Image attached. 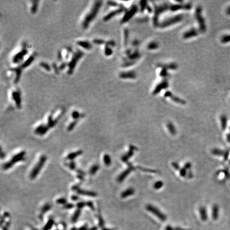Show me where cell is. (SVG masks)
<instances>
[{"label":"cell","instance_id":"cell-1","mask_svg":"<svg viewBox=\"0 0 230 230\" xmlns=\"http://www.w3.org/2000/svg\"><path fill=\"white\" fill-rule=\"evenodd\" d=\"M101 4V1H97L93 2L92 5L91 6L89 10H87L86 13L85 14L82 20H81V25L83 28H87L89 26L91 22L92 21L93 19H94L99 11Z\"/></svg>","mask_w":230,"mask_h":230},{"label":"cell","instance_id":"cell-2","mask_svg":"<svg viewBox=\"0 0 230 230\" xmlns=\"http://www.w3.org/2000/svg\"><path fill=\"white\" fill-rule=\"evenodd\" d=\"M26 154L25 151H21L19 152V153H17L14 155L12 159L10 160L9 162H6L5 164L3 165V169L7 170V169H10L11 167L13 166V165L18 162L20 161L24 160L25 159V156Z\"/></svg>","mask_w":230,"mask_h":230},{"label":"cell","instance_id":"cell-3","mask_svg":"<svg viewBox=\"0 0 230 230\" xmlns=\"http://www.w3.org/2000/svg\"><path fill=\"white\" fill-rule=\"evenodd\" d=\"M47 157L45 155H42L41 157L39 160L38 161V162H37V164L35 165V166L34 168L33 169V170L32 171V172L30 173V177L32 179H35L37 177V175L39 174V173L40 172V171L41 170V169L42 168V167H43L44 165L45 164V162L47 160Z\"/></svg>","mask_w":230,"mask_h":230},{"label":"cell","instance_id":"cell-4","mask_svg":"<svg viewBox=\"0 0 230 230\" xmlns=\"http://www.w3.org/2000/svg\"><path fill=\"white\" fill-rule=\"evenodd\" d=\"M27 50L26 47L23 46L21 49L18 52L14 54L12 58V62L13 64H18L22 61L23 58H24L25 55L27 53Z\"/></svg>","mask_w":230,"mask_h":230},{"label":"cell","instance_id":"cell-5","mask_svg":"<svg viewBox=\"0 0 230 230\" xmlns=\"http://www.w3.org/2000/svg\"><path fill=\"white\" fill-rule=\"evenodd\" d=\"M146 209L148 211L151 212L152 214L156 216L161 221H165L166 219V216L156 207L152 206L151 204H148L146 207Z\"/></svg>","mask_w":230,"mask_h":230},{"label":"cell","instance_id":"cell-6","mask_svg":"<svg viewBox=\"0 0 230 230\" xmlns=\"http://www.w3.org/2000/svg\"><path fill=\"white\" fill-rule=\"evenodd\" d=\"M127 165H128V168H127L126 170H125L124 171L121 173V174L119 175V176L117 178V181L118 182H122L124 180L125 178L128 176V175L130 174V173L132 171L134 170L135 169V168L134 167V166L132 165V164L131 163L128 162L127 163Z\"/></svg>","mask_w":230,"mask_h":230},{"label":"cell","instance_id":"cell-7","mask_svg":"<svg viewBox=\"0 0 230 230\" xmlns=\"http://www.w3.org/2000/svg\"><path fill=\"white\" fill-rule=\"evenodd\" d=\"M137 150V148L134 145H130L129 146V150L127 153L123 155L122 157V160L123 162L128 163V160L130 159L134 155L135 150Z\"/></svg>","mask_w":230,"mask_h":230},{"label":"cell","instance_id":"cell-8","mask_svg":"<svg viewBox=\"0 0 230 230\" xmlns=\"http://www.w3.org/2000/svg\"><path fill=\"white\" fill-rule=\"evenodd\" d=\"M55 224L53 218L50 217L44 224L42 228V230H51Z\"/></svg>","mask_w":230,"mask_h":230},{"label":"cell","instance_id":"cell-9","mask_svg":"<svg viewBox=\"0 0 230 230\" xmlns=\"http://www.w3.org/2000/svg\"><path fill=\"white\" fill-rule=\"evenodd\" d=\"M76 192L77 193H78V194H81V195L87 196H92V197H95V196H97L98 195V194L95 192L86 191V190H84L80 189L77 190L76 191Z\"/></svg>","mask_w":230,"mask_h":230},{"label":"cell","instance_id":"cell-10","mask_svg":"<svg viewBox=\"0 0 230 230\" xmlns=\"http://www.w3.org/2000/svg\"><path fill=\"white\" fill-rule=\"evenodd\" d=\"M12 98L15 101L17 107L20 108L21 106V100L20 98V93L18 91H13L12 93Z\"/></svg>","mask_w":230,"mask_h":230},{"label":"cell","instance_id":"cell-11","mask_svg":"<svg viewBox=\"0 0 230 230\" xmlns=\"http://www.w3.org/2000/svg\"><path fill=\"white\" fill-rule=\"evenodd\" d=\"M96 219H97V224L95 225L98 226L100 229L104 226V219L100 212L98 213L97 215H96Z\"/></svg>","mask_w":230,"mask_h":230},{"label":"cell","instance_id":"cell-12","mask_svg":"<svg viewBox=\"0 0 230 230\" xmlns=\"http://www.w3.org/2000/svg\"><path fill=\"white\" fill-rule=\"evenodd\" d=\"M51 208V206L49 204H45V205H44L41 208V210H40V213L38 215V218L41 219V220H42L43 219V216L44 214L46 213L48 211H49Z\"/></svg>","mask_w":230,"mask_h":230},{"label":"cell","instance_id":"cell-13","mask_svg":"<svg viewBox=\"0 0 230 230\" xmlns=\"http://www.w3.org/2000/svg\"><path fill=\"white\" fill-rule=\"evenodd\" d=\"M134 193V189L132 187H129L122 192V194H121V197L122 198H126L128 196L133 195Z\"/></svg>","mask_w":230,"mask_h":230},{"label":"cell","instance_id":"cell-14","mask_svg":"<svg viewBox=\"0 0 230 230\" xmlns=\"http://www.w3.org/2000/svg\"><path fill=\"white\" fill-rule=\"evenodd\" d=\"M81 214V209L78 208H77V209L75 211V212L71 217V221L72 223H76V221H78L79 216H80Z\"/></svg>","mask_w":230,"mask_h":230},{"label":"cell","instance_id":"cell-15","mask_svg":"<svg viewBox=\"0 0 230 230\" xmlns=\"http://www.w3.org/2000/svg\"><path fill=\"white\" fill-rule=\"evenodd\" d=\"M200 8H198V11H196V16L198 17V22H199V24L201 25V28L202 30H205V24H204V21L203 20V18H202L201 15V12H200Z\"/></svg>","mask_w":230,"mask_h":230},{"label":"cell","instance_id":"cell-16","mask_svg":"<svg viewBox=\"0 0 230 230\" xmlns=\"http://www.w3.org/2000/svg\"><path fill=\"white\" fill-rule=\"evenodd\" d=\"M82 153H83L82 150H78V151L76 152H72V153H69L67 156L66 159L68 160H73L75 158L81 155Z\"/></svg>","mask_w":230,"mask_h":230},{"label":"cell","instance_id":"cell-17","mask_svg":"<svg viewBox=\"0 0 230 230\" xmlns=\"http://www.w3.org/2000/svg\"><path fill=\"white\" fill-rule=\"evenodd\" d=\"M181 19V17L180 16H177L175 17V18H171L170 19H169L167 21L165 22L164 24H163V26H166V25H169L171 24H174L176 22L179 21Z\"/></svg>","mask_w":230,"mask_h":230},{"label":"cell","instance_id":"cell-18","mask_svg":"<svg viewBox=\"0 0 230 230\" xmlns=\"http://www.w3.org/2000/svg\"><path fill=\"white\" fill-rule=\"evenodd\" d=\"M199 213L202 220L206 221L207 219V214L206 208L204 207H201L199 208Z\"/></svg>","mask_w":230,"mask_h":230},{"label":"cell","instance_id":"cell-19","mask_svg":"<svg viewBox=\"0 0 230 230\" xmlns=\"http://www.w3.org/2000/svg\"><path fill=\"white\" fill-rule=\"evenodd\" d=\"M77 43L78 44V45H79V46H81V47H83L85 48V49L89 50L90 49L91 47H92L91 44L89 42H88L87 41H79Z\"/></svg>","mask_w":230,"mask_h":230},{"label":"cell","instance_id":"cell-20","mask_svg":"<svg viewBox=\"0 0 230 230\" xmlns=\"http://www.w3.org/2000/svg\"><path fill=\"white\" fill-rule=\"evenodd\" d=\"M122 11H123L122 9H119V10H115V11H114L111 12H110V13H109L108 15H106L104 17V20H107L108 19H109L111 18L112 16H114L115 15H116V14H117L119 13H120V12H122Z\"/></svg>","mask_w":230,"mask_h":230},{"label":"cell","instance_id":"cell-21","mask_svg":"<svg viewBox=\"0 0 230 230\" xmlns=\"http://www.w3.org/2000/svg\"><path fill=\"white\" fill-rule=\"evenodd\" d=\"M218 206L216 205V204H215V205L213 207V210H212V216L213 218L214 219H216L218 218Z\"/></svg>","mask_w":230,"mask_h":230},{"label":"cell","instance_id":"cell-22","mask_svg":"<svg viewBox=\"0 0 230 230\" xmlns=\"http://www.w3.org/2000/svg\"><path fill=\"white\" fill-rule=\"evenodd\" d=\"M167 128H168L169 133H170L172 135L176 134L177 132L176 129L175 128V126H174V125H173L172 123H168V124H167Z\"/></svg>","mask_w":230,"mask_h":230},{"label":"cell","instance_id":"cell-23","mask_svg":"<svg viewBox=\"0 0 230 230\" xmlns=\"http://www.w3.org/2000/svg\"><path fill=\"white\" fill-rule=\"evenodd\" d=\"M166 95L167 96V97H170L171 98V99H172L173 101L176 102H177V103H181V104H184L185 103L184 101H183L182 100L179 99V98H177V97H173V96L171 95V93L170 92L166 93Z\"/></svg>","mask_w":230,"mask_h":230},{"label":"cell","instance_id":"cell-24","mask_svg":"<svg viewBox=\"0 0 230 230\" xmlns=\"http://www.w3.org/2000/svg\"><path fill=\"white\" fill-rule=\"evenodd\" d=\"M197 34L198 33L195 30H192L186 32L184 35V38H189V37H190L196 36V35H197Z\"/></svg>","mask_w":230,"mask_h":230},{"label":"cell","instance_id":"cell-25","mask_svg":"<svg viewBox=\"0 0 230 230\" xmlns=\"http://www.w3.org/2000/svg\"><path fill=\"white\" fill-rule=\"evenodd\" d=\"M56 122V121L54 120L53 119V116H52V115H50V116L48 117V127H53L54 125H55V123Z\"/></svg>","mask_w":230,"mask_h":230},{"label":"cell","instance_id":"cell-26","mask_svg":"<svg viewBox=\"0 0 230 230\" xmlns=\"http://www.w3.org/2000/svg\"><path fill=\"white\" fill-rule=\"evenodd\" d=\"M104 163L106 166H109L111 163V160L110 157L108 154H106L103 157Z\"/></svg>","mask_w":230,"mask_h":230},{"label":"cell","instance_id":"cell-27","mask_svg":"<svg viewBox=\"0 0 230 230\" xmlns=\"http://www.w3.org/2000/svg\"><path fill=\"white\" fill-rule=\"evenodd\" d=\"M221 125L223 129H225L226 127V123H227V119L226 116L224 115H223L221 117Z\"/></svg>","mask_w":230,"mask_h":230},{"label":"cell","instance_id":"cell-28","mask_svg":"<svg viewBox=\"0 0 230 230\" xmlns=\"http://www.w3.org/2000/svg\"><path fill=\"white\" fill-rule=\"evenodd\" d=\"M100 168V167L99 165H94L91 167L90 170H89V173L91 175H94L97 171L99 170V169Z\"/></svg>","mask_w":230,"mask_h":230},{"label":"cell","instance_id":"cell-29","mask_svg":"<svg viewBox=\"0 0 230 230\" xmlns=\"http://www.w3.org/2000/svg\"><path fill=\"white\" fill-rule=\"evenodd\" d=\"M120 76L122 78H133V77L135 76V74L132 72H128V73H123L120 75Z\"/></svg>","mask_w":230,"mask_h":230},{"label":"cell","instance_id":"cell-30","mask_svg":"<svg viewBox=\"0 0 230 230\" xmlns=\"http://www.w3.org/2000/svg\"><path fill=\"white\" fill-rule=\"evenodd\" d=\"M212 152V153L213 154H214V155H216V156H222V155H223V154H225L224 153V152H223V151H222V150H219V149H213Z\"/></svg>","mask_w":230,"mask_h":230},{"label":"cell","instance_id":"cell-31","mask_svg":"<svg viewBox=\"0 0 230 230\" xmlns=\"http://www.w3.org/2000/svg\"><path fill=\"white\" fill-rule=\"evenodd\" d=\"M76 227L77 230H87L89 227L88 224L86 223H84L83 224L78 226H76Z\"/></svg>","mask_w":230,"mask_h":230},{"label":"cell","instance_id":"cell-32","mask_svg":"<svg viewBox=\"0 0 230 230\" xmlns=\"http://www.w3.org/2000/svg\"><path fill=\"white\" fill-rule=\"evenodd\" d=\"M167 83H161L159 85V86H157L156 88L155 89V91H154V92L155 93H157V92H159L160 90H161V89H163V88H164V87H167Z\"/></svg>","mask_w":230,"mask_h":230},{"label":"cell","instance_id":"cell-33","mask_svg":"<svg viewBox=\"0 0 230 230\" xmlns=\"http://www.w3.org/2000/svg\"><path fill=\"white\" fill-rule=\"evenodd\" d=\"M163 185H164V183H163L162 181H157L154 184L153 187L155 189L158 190V189H160V188H162V187Z\"/></svg>","mask_w":230,"mask_h":230},{"label":"cell","instance_id":"cell-34","mask_svg":"<svg viewBox=\"0 0 230 230\" xmlns=\"http://www.w3.org/2000/svg\"><path fill=\"white\" fill-rule=\"evenodd\" d=\"M37 1H32V6L31 7V12H32V13H35V12L37 11Z\"/></svg>","mask_w":230,"mask_h":230},{"label":"cell","instance_id":"cell-35","mask_svg":"<svg viewBox=\"0 0 230 230\" xmlns=\"http://www.w3.org/2000/svg\"><path fill=\"white\" fill-rule=\"evenodd\" d=\"M56 203L60 204H62V205H64L66 204H67V200L66 198H59L58 199L56 200Z\"/></svg>","mask_w":230,"mask_h":230},{"label":"cell","instance_id":"cell-36","mask_svg":"<svg viewBox=\"0 0 230 230\" xmlns=\"http://www.w3.org/2000/svg\"><path fill=\"white\" fill-rule=\"evenodd\" d=\"M77 123V120H75L74 121V122H72L70 123V124H69V125L68 127V128H67V130L68 131H71L73 129H74V128L75 127V126H76V124Z\"/></svg>","mask_w":230,"mask_h":230},{"label":"cell","instance_id":"cell-37","mask_svg":"<svg viewBox=\"0 0 230 230\" xmlns=\"http://www.w3.org/2000/svg\"><path fill=\"white\" fill-rule=\"evenodd\" d=\"M72 117L76 120L79 118V117H81V115L79 114L78 111H74L72 113Z\"/></svg>","mask_w":230,"mask_h":230},{"label":"cell","instance_id":"cell-38","mask_svg":"<svg viewBox=\"0 0 230 230\" xmlns=\"http://www.w3.org/2000/svg\"><path fill=\"white\" fill-rule=\"evenodd\" d=\"M74 206H75L74 204H73L67 203L63 206L62 208L64 209H72V208H74Z\"/></svg>","mask_w":230,"mask_h":230},{"label":"cell","instance_id":"cell-39","mask_svg":"<svg viewBox=\"0 0 230 230\" xmlns=\"http://www.w3.org/2000/svg\"><path fill=\"white\" fill-rule=\"evenodd\" d=\"M86 206L89 207L92 210H94V206L93 203L91 201H87L86 202Z\"/></svg>","mask_w":230,"mask_h":230},{"label":"cell","instance_id":"cell-40","mask_svg":"<svg viewBox=\"0 0 230 230\" xmlns=\"http://www.w3.org/2000/svg\"><path fill=\"white\" fill-rule=\"evenodd\" d=\"M44 127V126L43 125H39V126L37 127L36 128V129H35V133L37 134H40V133L42 132V129H43Z\"/></svg>","mask_w":230,"mask_h":230},{"label":"cell","instance_id":"cell-41","mask_svg":"<svg viewBox=\"0 0 230 230\" xmlns=\"http://www.w3.org/2000/svg\"><path fill=\"white\" fill-rule=\"evenodd\" d=\"M76 206H77V208H78V209H82L84 207L86 206V202H84V201L79 202L77 204Z\"/></svg>","mask_w":230,"mask_h":230},{"label":"cell","instance_id":"cell-42","mask_svg":"<svg viewBox=\"0 0 230 230\" xmlns=\"http://www.w3.org/2000/svg\"><path fill=\"white\" fill-rule=\"evenodd\" d=\"M67 166H68L70 169L72 170H74V169L76 168V164L73 162H70L68 164H66Z\"/></svg>","mask_w":230,"mask_h":230},{"label":"cell","instance_id":"cell-43","mask_svg":"<svg viewBox=\"0 0 230 230\" xmlns=\"http://www.w3.org/2000/svg\"><path fill=\"white\" fill-rule=\"evenodd\" d=\"M23 230H39L37 228L35 227L34 226H33L32 225H27V226L26 227H25Z\"/></svg>","mask_w":230,"mask_h":230},{"label":"cell","instance_id":"cell-44","mask_svg":"<svg viewBox=\"0 0 230 230\" xmlns=\"http://www.w3.org/2000/svg\"><path fill=\"white\" fill-rule=\"evenodd\" d=\"M179 174L182 177H185L187 175V170L184 168H181L179 170Z\"/></svg>","mask_w":230,"mask_h":230},{"label":"cell","instance_id":"cell-45","mask_svg":"<svg viewBox=\"0 0 230 230\" xmlns=\"http://www.w3.org/2000/svg\"><path fill=\"white\" fill-rule=\"evenodd\" d=\"M221 41L223 43L225 42H228L230 41V35H226V36H224L222 37L221 38Z\"/></svg>","mask_w":230,"mask_h":230},{"label":"cell","instance_id":"cell-46","mask_svg":"<svg viewBox=\"0 0 230 230\" xmlns=\"http://www.w3.org/2000/svg\"><path fill=\"white\" fill-rule=\"evenodd\" d=\"M172 166L174 167V168L176 169V170H180V167H179V164L176 162H173L172 164Z\"/></svg>","mask_w":230,"mask_h":230},{"label":"cell","instance_id":"cell-47","mask_svg":"<svg viewBox=\"0 0 230 230\" xmlns=\"http://www.w3.org/2000/svg\"><path fill=\"white\" fill-rule=\"evenodd\" d=\"M148 47H149V49H155V48H156L157 47V44L156 43H152L150 44L148 46Z\"/></svg>","mask_w":230,"mask_h":230},{"label":"cell","instance_id":"cell-48","mask_svg":"<svg viewBox=\"0 0 230 230\" xmlns=\"http://www.w3.org/2000/svg\"><path fill=\"white\" fill-rule=\"evenodd\" d=\"M41 66L42 67L44 68L46 70H50V67L47 64L43 63H43L41 64Z\"/></svg>","mask_w":230,"mask_h":230},{"label":"cell","instance_id":"cell-49","mask_svg":"<svg viewBox=\"0 0 230 230\" xmlns=\"http://www.w3.org/2000/svg\"><path fill=\"white\" fill-rule=\"evenodd\" d=\"M191 164L190 162H187V163H186V164H185L184 165V168L186 170L187 169H189L191 168Z\"/></svg>","mask_w":230,"mask_h":230},{"label":"cell","instance_id":"cell-50","mask_svg":"<svg viewBox=\"0 0 230 230\" xmlns=\"http://www.w3.org/2000/svg\"><path fill=\"white\" fill-rule=\"evenodd\" d=\"M98 229H99V227L97 226L96 225H94L92 226L89 227V229L87 230H98Z\"/></svg>","mask_w":230,"mask_h":230},{"label":"cell","instance_id":"cell-51","mask_svg":"<svg viewBox=\"0 0 230 230\" xmlns=\"http://www.w3.org/2000/svg\"><path fill=\"white\" fill-rule=\"evenodd\" d=\"M71 199L73 200V201H77V200H78L79 199V197L77 196H75V195H73L72 196V197H71Z\"/></svg>","mask_w":230,"mask_h":230},{"label":"cell","instance_id":"cell-52","mask_svg":"<svg viewBox=\"0 0 230 230\" xmlns=\"http://www.w3.org/2000/svg\"><path fill=\"white\" fill-rule=\"evenodd\" d=\"M116 229H112V228H108V227H106L105 226L103 227L101 229H100V230H115Z\"/></svg>","mask_w":230,"mask_h":230},{"label":"cell","instance_id":"cell-53","mask_svg":"<svg viewBox=\"0 0 230 230\" xmlns=\"http://www.w3.org/2000/svg\"><path fill=\"white\" fill-rule=\"evenodd\" d=\"M77 173H78V174L83 175V176H84V175H85V174H86L84 172V171H83L82 170H77Z\"/></svg>","mask_w":230,"mask_h":230},{"label":"cell","instance_id":"cell-54","mask_svg":"<svg viewBox=\"0 0 230 230\" xmlns=\"http://www.w3.org/2000/svg\"><path fill=\"white\" fill-rule=\"evenodd\" d=\"M9 228L5 226H1V230H9Z\"/></svg>","mask_w":230,"mask_h":230},{"label":"cell","instance_id":"cell-55","mask_svg":"<svg viewBox=\"0 0 230 230\" xmlns=\"http://www.w3.org/2000/svg\"><path fill=\"white\" fill-rule=\"evenodd\" d=\"M5 157V154L3 153V152L2 151H1V158H3L4 157Z\"/></svg>","mask_w":230,"mask_h":230},{"label":"cell","instance_id":"cell-56","mask_svg":"<svg viewBox=\"0 0 230 230\" xmlns=\"http://www.w3.org/2000/svg\"><path fill=\"white\" fill-rule=\"evenodd\" d=\"M166 230H173V229L170 226H167L166 229Z\"/></svg>","mask_w":230,"mask_h":230},{"label":"cell","instance_id":"cell-57","mask_svg":"<svg viewBox=\"0 0 230 230\" xmlns=\"http://www.w3.org/2000/svg\"><path fill=\"white\" fill-rule=\"evenodd\" d=\"M227 12H228V13L230 14V8H229V9H228V10H227Z\"/></svg>","mask_w":230,"mask_h":230}]
</instances>
